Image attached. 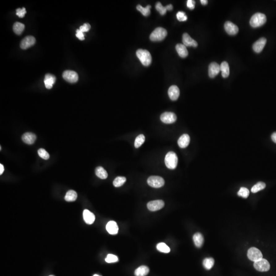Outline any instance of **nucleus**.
I'll use <instances>...</instances> for the list:
<instances>
[{
  "label": "nucleus",
  "mask_w": 276,
  "mask_h": 276,
  "mask_svg": "<svg viewBox=\"0 0 276 276\" xmlns=\"http://www.w3.org/2000/svg\"><path fill=\"white\" fill-rule=\"evenodd\" d=\"M99 276V275H96V274H95V275H94V276Z\"/></svg>",
  "instance_id": "47"
},
{
  "label": "nucleus",
  "mask_w": 276,
  "mask_h": 276,
  "mask_svg": "<svg viewBox=\"0 0 276 276\" xmlns=\"http://www.w3.org/2000/svg\"><path fill=\"white\" fill-rule=\"evenodd\" d=\"M53 276V275H50V276Z\"/></svg>",
  "instance_id": "48"
},
{
  "label": "nucleus",
  "mask_w": 276,
  "mask_h": 276,
  "mask_svg": "<svg viewBox=\"0 0 276 276\" xmlns=\"http://www.w3.org/2000/svg\"><path fill=\"white\" fill-rule=\"evenodd\" d=\"M149 269L147 266L145 265L140 266L136 269L134 272L136 276H146L149 273Z\"/></svg>",
  "instance_id": "25"
},
{
  "label": "nucleus",
  "mask_w": 276,
  "mask_h": 276,
  "mask_svg": "<svg viewBox=\"0 0 276 276\" xmlns=\"http://www.w3.org/2000/svg\"><path fill=\"white\" fill-rule=\"evenodd\" d=\"M266 187L265 184L263 182H260L257 183L256 184L253 186L252 189H251V191L253 193H257L259 192V191L262 190L264 189Z\"/></svg>",
  "instance_id": "32"
},
{
  "label": "nucleus",
  "mask_w": 276,
  "mask_h": 276,
  "mask_svg": "<svg viewBox=\"0 0 276 276\" xmlns=\"http://www.w3.org/2000/svg\"><path fill=\"white\" fill-rule=\"evenodd\" d=\"M220 71V66L216 62H212L209 66V75L210 78H214Z\"/></svg>",
  "instance_id": "14"
},
{
  "label": "nucleus",
  "mask_w": 276,
  "mask_h": 276,
  "mask_svg": "<svg viewBox=\"0 0 276 276\" xmlns=\"http://www.w3.org/2000/svg\"><path fill=\"white\" fill-rule=\"evenodd\" d=\"M23 142L27 144L31 145L34 143L36 139V134L32 133H26L22 137Z\"/></svg>",
  "instance_id": "17"
},
{
  "label": "nucleus",
  "mask_w": 276,
  "mask_h": 276,
  "mask_svg": "<svg viewBox=\"0 0 276 276\" xmlns=\"http://www.w3.org/2000/svg\"><path fill=\"white\" fill-rule=\"evenodd\" d=\"M126 179L123 176H118L114 180L113 185L115 187H119L125 183Z\"/></svg>",
  "instance_id": "33"
},
{
  "label": "nucleus",
  "mask_w": 276,
  "mask_h": 276,
  "mask_svg": "<svg viewBox=\"0 0 276 276\" xmlns=\"http://www.w3.org/2000/svg\"><path fill=\"white\" fill-rule=\"evenodd\" d=\"M136 54L143 65L148 66L151 65L152 58L149 51L146 50L139 49L137 51Z\"/></svg>",
  "instance_id": "1"
},
{
  "label": "nucleus",
  "mask_w": 276,
  "mask_h": 276,
  "mask_svg": "<svg viewBox=\"0 0 276 276\" xmlns=\"http://www.w3.org/2000/svg\"><path fill=\"white\" fill-rule=\"evenodd\" d=\"M195 2L193 0H188L187 2V6L191 10H193L195 8Z\"/></svg>",
  "instance_id": "42"
},
{
  "label": "nucleus",
  "mask_w": 276,
  "mask_h": 276,
  "mask_svg": "<svg viewBox=\"0 0 276 276\" xmlns=\"http://www.w3.org/2000/svg\"><path fill=\"white\" fill-rule=\"evenodd\" d=\"M220 71H222V76L223 78H227L230 75V68L229 64L227 62H223L220 66Z\"/></svg>",
  "instance_id": "26"
},
{
  "label": "nucleus",
  "mask_w": 276,
  "mask_h": 276,
  "mask_svg": "<svg viewBox=\"0 0 276 276\" xmlns=\"http://www.w3.org/2000/svg\"><path fill=\"white\" fill-rule=\"evenodd\" d=\"M271 138H272V141H273L274 142H275V143H276V132L274 133L273 134H272Z\"/></svg>",
  "instance_id": "44"
},
{
  "label": "nucleus",
  "mask_w": 276,
  "mask_h": 276,
  "mask_svg": "<svg viewBox=\"0 0 276 276\" xmlns=\"http://www.w3.org/2000/svg\"><path fill=\"white\" fill-rule=\"evenodd\" d=\"M4 171V167L2 164H0V174L1 175Z\"/></svg>",
  "instance_id": "45"
},
{
  "label": "nucleus",
  "mask_w": 276,
  "mask_h": 276,
  "mask_svg": "<svg viewBox=\"0 0 276 276\" xmlns=\"http://www.w3.org/2000/svg\"><path fill=\"white\" fill-rule=\"evenodd\" d=\"M164 205L165 204L162 200H155L148 202L147 206L148 210L151 211H156L162 209Z\"/></svg>",
  "instance_id": "11"
},
{
  "label": "nucleus",
  "mask_w": 276,
  "mask_h": 276,
  "mask_svg": "<svg viewBox=\"0 0 276 276\" xmlns=\"http://www.w3.org/2000/svg\"><path fill=\"white\" fill-rule=\"evenodd\" d=\"M36 39L32 36H28L23 39L21 41L20 47L24 50L28 49L31 46H33L36 43Z\"/></svg>",
  "instance_id": "12"
},
{
  "label": "nucleus",
  "mask_w": 276,
  "mask_h": 276,
  "mask_svg": "<svg viewBox=\"0 0 276 276\" xmlns=\"http://www.w3.org/2000/svg\"><path fill=\"white\" fill-rule=\"evenodd\" d=\"M38 154L39 156L43 159H48L50 158V155L48 152L43 148H40L38 150Z\"/></svg>",
  "instance_id": "37"
},
{
  "label": "nucleus",
  "mask_w": 276,
  "mask_h": 276,
  "mask_svg": "<svg viewBox=\"0 0 276 276\" xmlns=\"http://www.w3.org/2000/svg\"><path fill=\"white\" fill-rule=\"evenodd\" d=\"M25 29V26L24 24L21 23H15L13 25V29L14 32L18 35H21L22 33Z\"/></svg>",
  "instance_id": "28"
},
{
  "label": "nucleus",
  "mask_w": 276,
  "mask_h": 276,
  "mask_svg": "<svg viewBox=\"0 0 276 276\" xmlns=\"http://www.w3.org/2000/svg\"><path fill=\"white\" fill-rule=\"evenodd\" d=\"M238 195L239 197H242L247 198L249 196L250 194V191L248 190V189H247V188L241 187L239 190V191L238 192Z\"/></svg>",
  "instance_id": "36"
},
{
  "label": "nucleus",
  "mask_w": 276,
  "mask_h": 276,
  "mask_svg": "<svg viewBox=\"0 0 276 276\" xmlns=\"http://www.w3.org/2000/svg\"><path fill=\"white\" fill-rule=\"evenodd\" d=\"M176 50L179 56L182 58H185L188 55V51L184 45L178 44L176 45Z\"/></svg>",
  "instance_id": "23"
},
{
  "label": "nucleus",
  "mask_w": 276,
  "mask_h": 276,
  "mask_svg": "<svg viewBox=\"0 0 276 276\" xmlns=\"http://www.w3.org/2000/svg\"><path fill=\"white\" fill-rule=\"evenodd\" d=\"M106 229L110 234L115 235L118 232V226L115 222L110 221L106 224Z\"/></svg>",
  "instance_id": "18"
},
{
  "label": "nucleus",
  "mask_w": 276,
  "mask_h": 276,
  "mask_svg": "<svg viewBox=\"0 0 276 276\" xmlns=\"http://www.w3.org/2000/svg\"><path fill=\"white\" fill-rule=\"evenodd\" d=\"M16 14L19 18H24L25 15L26 13V11L25 8H23L22 9L21 8H18L16 9Z\"/></svg>",
  "instance_id": "40"
},
{
  "label": "nucleus",
  "mask_w": 276,
  "mask_h": 276,
  "mask_svg": "<svg viewBox=\"0 0 276 276\" xmlns=\"http://www.w3.org/2000/svg\"><path fill=\"white\" fill-rule=\"evenodd\" d=\"M183 43L186 47H197L198 46L197 41L192 39L187 33H185L183 35Z\"/></svg>",
  "instance_id": "15"
},
{
  "label": "nucleus",
  "mask_w": 276,
  "mask_h": 276,
  "mask_svg": "<svg viewBox=\"0 0 276 276\" xmlns=\"http://www.w3.org/2000/svg\"><path fill=\"white\" fill-rule=\"evenodd\" d=\"M77 194L74 190H69L66 192L65 199L67 202H74L77 199Z\"/></svg>",
  "instance_id": "29"
},
{
  "label": "nucleus",
  "mask_w": 276,
  "mask_h": 276,
  "mask_svg": "<svg viewBox=\"0 0 276 276\" xmlns=\"http://www.w3.org/2000/svg\"><path fill=\"white\" fill-rule=\"evenodd\" d=\"M95 173L96 176L101 179H106L108 176V172L101 166H99L96 168Z\"/></svg>",
  "instance_id": "27"
},
{
  "label": "nucleus",
  "mask_w": 276,
  "mask_h": 276,
  "mask_svg": "<svg viewBox=\"0 0 276 276\" xmlns=\"http://www.w3.org/2000/svg\"><path fill=\"white\" fill-rule=\"evenodd\" d=\"M224 29L227 34L231 36H234L237 34L239 31V28L237 26L230 21L226 22L224 24Z\"/></svg>",
  "instance_id": "10"
},
{
  "label": "nucleus",
  "mask_w": 276,
  "mask_h": 276,
  "mask_svg": "<svg viewBox=\"0 0 276 276\" xmlns=\"http://www.w3.org/2000/svg\"><path fill=\"white\" fill-rule=\"evenodd\" d=\"M167 35L166 30L162 27H158L151 33L149 38L151 41H161L166 37Z\"/></svg>",
  "instance_id": "4"
},
{
  "label": "nucleus",
  "mask_w": 276,
  "mask_h": 276,
  "mask_svg": "<svg viewBox=\"0 0 276 276\" xmlns=\"http://www.w3.org/2000/svg\"><path fill=\"white\" fill-rule=\"evenodd\" d=\"M90 29L91 25L88 23H85L83 26H81L79 28L80 30L82 31L83 33L89 31Z\"/></svg>",
  "instance_id": "41"
},
{
  "label": "nucleus",
  "mask_w": 276,
  "mask_h": 276,
  "mask_svg": "<svg viewBox=\"0 0 276 276\" xmlns=\"http://www.w3.org/2000/svg\"><path fill=\"white\" fill-rule=\"evenodd\" d=\"M155 9H157L158 12H159L162 15H165L167 11H171L172 10L173 6L171 4H169L165 7H164L160 2H158L155 4Z\"/></svg>",
  "instance_id": "22"
},
{
  "label": "nucleus",
  "mask_w": 276,
  "mask_h": 276,
  "mask_svg": "<svg viewBox=\"0 0 276 276\" xmlns=\"http://www.w3.org/2000/svg\"><path fill=\"white\" fill-rule=\"evenodd\" d=\"M178 158L175 152L170 151L168 152L165 158V163L168 168L174 169L177 166Z\"/></svg>",
  "instance_id": "3"
},
{
  "label": "nucleus",
  "mask_w": 276,
  "mask_h": 276,
  "mask_svg": "<svg viewBox=\"0 0 276 276\" xmlns=\"http://www.w3.org/2000/svg\"><path fill=\"white\" fill-rule=\"evenodd\" d=\"M176 116L172 112H165L161 115V121L166 124H171L176 120Z\"/></svg>",
  "instance_id": "9"
},
{
  "label": "nucleus",
  "mask_w": 276,
  "mask_h": 276,
  "mask_svg": "<svg viewBox=\"0 0 276 276\" xmlns=\"http://www.w3.org/2000/svg\"><path fill=\"white\" fill-rule=\"evenodd\" d=\"M214 264V259L212 258H206L203 261V266L207 270H210Z\"/></svg>",
  "instance_id": "30"
},
{
  "label": "nucleus",
  "mask_w": 276,
  "mask_h": 276,
  "mask_svg": "<svg viewBox=\"0 0 276 276\" xmlns=\"http://www.w3.org/2000/svg\"><path fill=\"white\" fill-rule=\"evenodd\" d=\"M56 81V77L52 74H47L45 75L44 83L45 87L48 89H51Z\"/></svg>",
  "instance_id": "21"
},
{
  "label": "nucleus",
  "mask_w": 276,
  "mask_h": 276,
  "mask_svg": "<svg viewBox=\"0 0 276 276\" xmlns=\"http://www.w3.org/2000/svg\"><path fill=\"white\" fill-rule=\"evenodd\" d=\"M254 266L256 270L259 272H267L270 269V264L269 262L263 258L254 262Z\"/></svg>",
  "instance_id": "7"
},
{
  "label": "nucleus",
  "mask_w": 276,
  "mask_h": 276,
  "mask_svg": "<svg viewBox=\"0 0 276 276\" xmlns=\"http://www.w3.org/2000/svg\"><path fill=\"white\" fill-rule=\"evenodd\" d=\"M76 37L79 38V40H84V35L82 31H80L79 29H77L76 30Z\"/></svg>",
  "instance_id": "43"
},
{
  "label": "nucleus",
  "mask_w": 276,
  "mask_h": 276,
  "mask_svg": "<svg viewBox=\"0 0 276 276\" xmlns=\"http://www.w3.org/2000/svg\"><path fill=\"white\" fill-rule=\"evenodd\" d=\"M147 183L151 187L159 188L164 186L165 181L162 177L159 176H151L148 179Z\"/></svg>",
  "instance_id": "5"
},
{
  "label": "nucleus",
  "mask_w": 276,
  "mask_h": 276,
  "mask_svg": "<svg viewBox=\"0 0 276 276\" xmlns=\"http://www.w3.org/2000/svg\"><path fill=\"white\" fill-rule=\"evenodd\" d=\"M266 43V39L264 37H262L254 43L253 45V49L256 53H260L265 46Z\"/></svg>",
  "instance_id": "13"
},
{
  "label": "nucleus",
  "mask_w": 276,
  "mask_h": 276,
  "mask_svg": "<svg viewBox=\"0 0 276 276\" xmlns=\"http://www.w3.org/2000/svg\"><path fill=\"white\" fill-rule=\"evenodd\" d=\"M151 8V6L148 5L146 6V7H143L142 6H141L140 5H138L137 6V9L138 11H139L140 12H141L142 15L144 16H147L150 15L151 13V11L150 9Z\"/></svg>",
  "instance_id": "31"
},
{
  "label": "nucleus",
  "mask_w": 276,
  "mask_h": 276,
  "mask_svg": "<svg viewBox=\"0 0 276 276\" xmlns=\"http://www.w3.org/2000/svg\"><path fill=\"white\" fill-rule=\"evenodd\" d=\"M118 261V258L113 254H108L105 258V261L108 263H114Z\"/></svg>",
  "instance_id": "38"
},
{
  "label": "nucleus",
  "mask_w": 276,
  "mask_h": 276,
  "mask_svg": "<svg viewBox=\"0 0 276 276\" xmlns=\"http://www.w3.org/2000/svg\"><path fill=\"white\" fill-rule=\"evenodd\" d=\"M266 22L265 15L261 13L254 14L250 19V23L253 28H257L263 25Z\"/></svg>",
  "instance_id": "2"
},
{
  "label": "nucleus",
  "mask_w": 276,
  "mask_h": 276,
  "mask_svg": "<svg viewBox=\"0 0 276 276\" xmlns=\"http://www.w3.org/2000/svg\"><path fill=\"white\" fill-rule=\"evenodd\" d=\"M157 248L158 251L164 253H168L170 252V249L168 246L162 242L157 244Z\"/></svg>",
  "instance_id": "35"
},
{
  "label": "nucleus",
  "mask_w": 276,
  "mask_h": 276,
  "mask_svg": "<svg viewBox=\"0 0 276 276\" xmlns=\"http://www.w3.org/2000/svg\"><path fill=\"white\" fill-rule=\"evenodd\" d=\"M168 94L171 100H176L180 96V90L179 87L175 85L171 86L169 89Z\"/></svg>",
  "instance_id": "16"
},
{
  "label": "nucleus",
  "mask_w": 276,
  "mask_h": 276,
  "mask_svg": "<svg viewBox=\"0 0 276 276\" xmlns=\"http://www.w3.org/2000/svg\"><path fill=\"white\" fill-rule=\"evenodd\" d=\"M145 140V137L143 134H140L136 138V140L134 141V147L137 148L140 147L144 143Z\"/></svg>",
  "instance_id": "34"
},
{
  "label": "nucleus",
  "mask_w": 276,
  "mask_h": 276,
  "mask_svg": "<svg viewBox=\"0 0 276 276\" xmlns=\"http://www.w3.org/2000/svg\"><path fill=\"white\" fill-rule=\"evenodd\" d=\"M248 257L251 261L256 262L263 258V255L260 250L253 247L248 251Z\"/></svg>",
  "instance_id": "6"
},
{
  "label": "nucleus",
  "mask_w": 276,
  "mask_h": 276,
  "mask_svg": "<svg viewBox=\"0 0 276 276\" xmlns=\"http://www.w3.org/2000/svg\"><path fill=\"white\" fill-rule=\"evenodd\" d=\"M176 18L180 22H184L187 21V16L183 11H179L176 14Z\"/></svg>",
  "instance_id": "39"
},
{
  "label": "nucleus",
  "mask_w": 276,
  "mask_h": 276,
  "mask_svg": "<svg viewBox=\"0 0 276 276\" xmlns=\"http://www.w3.org/2000/svg\"><path fill=\"white\" fill-rule=\"evenodd\" d=\"M83 219L86 223L91 224L94 223L95 220V216L93 213L88 210H84L83 212Z\"/></svg>",
  "instance_id": "20"
},
{
  "label": "nucleus",
  "mask_w": 276,
  "mask_h": 276,
  "mask_svg": "<svg viewBox=\"0 0 276 276\" xmlns=\"http://www.w3.org/2000/svg\"><path fill=\"white\" fill-rule=\"evenodd\" d=\"M194 243L197 248H201L204 244V239L203 236L200 233H197L193 237Z\"/></svg>",
  "instance_id": "24"
},
{
  "label": "nucleus",
  "mask_w": 276,
  "mask_h": 276,
  "mask_svg": "<svg viewBox=\"0 0 276 276\" xmlns=\"http://www.w3.org/2000/svg\"><path fill=\"white\" fill-rule=\"evenodd\" d=\"M201 4L203 5H206L208 4V1L207 0H201Z\"/></svg>",
  "instance_id": "46"
},
{
  "label": "nucleus",
  "mask_w": 276,
  "mask_h": 276,
  "mask_svg": "<svg viewBox=\"0 0 276 276\" xmlns=\"http://www.w3.org/2000/svg\"><path fill=\"white\" fill-rule=\"evenodd\" d=\"M190 141V138L189 135L188 134H183L179 138L178 141H177V143H178L180 147L184 148L188 146Z\"/></svg>",
  "instance_id": "19"
},
{
  "label": "nucleus",
  "mask_w": 276,
  "mask_h": 276,
  "mask_svg": "<svg viewBox=\"0 0 276 276\" xmlns=\"http://www.w3.org/2000/svg\"><path fill=\"white\" fill-rule=\"evenodd\" d=\"M62 77L66 81L70 83H75L79 80V75L77 73L74 71L66 70L62 74Z\"/></svg>",
  "instance_id": "8"
}]
</instances>
